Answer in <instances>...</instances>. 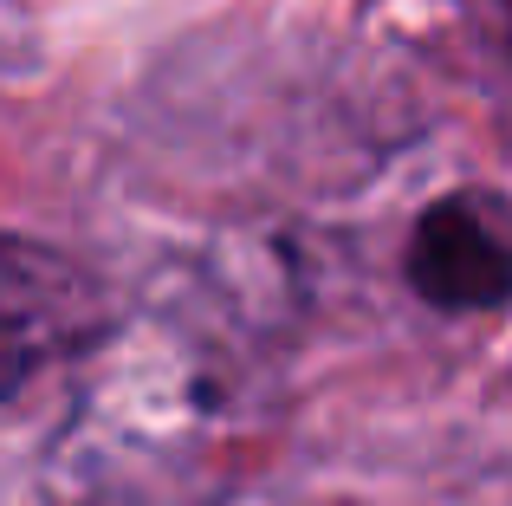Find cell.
Returning <instances> with one entry per match:
<instances>
[{"label":"cell","mask_w":512,"mask_h":506,"mask_svg":"<svg viewBox=\"0 0 512 506\" xmlns=\"http://www.w3.org/2000/svg\"><path fill=\"white\" fill-rule=\"evenodd\" d=\"M104 331V292L72 253L0 234V403L91 351Z\"/></svg>","instance_id":"1"},{"label":"cell","mask_w":512,"mask_h":506,"mask_svg":"<svg viewBox=\"0 0 512 506\" xmlns=\"http://www.w3.org/2000/svg\"><path fill=\"white\" fill-rule=\"evenodd\" d=\"M409 279L441 312H493L506 305L512 266H506V228L487 195H448L415 221L409 241Z\"/></svg>","instance_id":"2"}]
</instances>
